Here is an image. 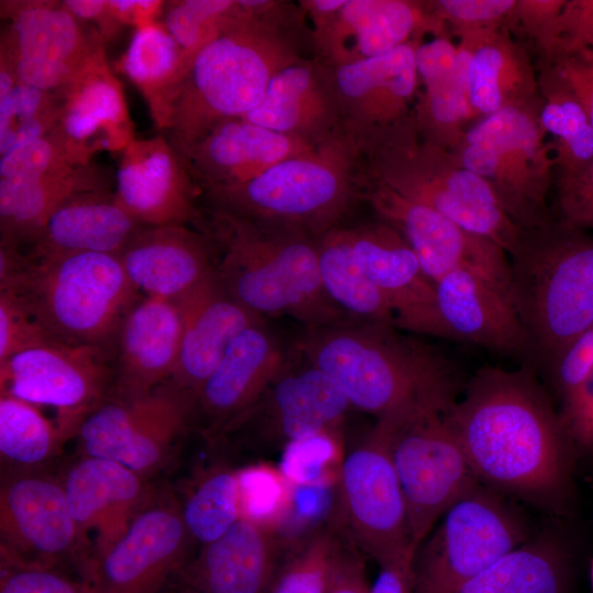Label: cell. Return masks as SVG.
<instances>
[{"mask_svg": "<svg viewBox=\"0 0 593 593\" xmlns=\"http://www.w3.org/2000/svg\"><path fill=\"white\" fill-rule=\"evenodd\" d=\"M536 370L482 367L447 419L480 482L555 511L570 491L573 446Z\"/></svg>", "mask_w": 593, "mask_h": 593, "instance_id": "cell-1", "label": "cell"}, {"mask_svg": "<svg viewBox=\"0 0 593 593\" xmlns=\"http://www.w3.org/2000/svg\"><path fill=\"white\" fill-rule=\"evenodd\" d=\"M306 22L299 3L234 0L170 101L165 130L179 154L219 123L244 118L281 69L313 55Z\"/></svg>", "mask_w": 593, "mask_h": 593, "instance_id": "cell-2", "label": "cell"}, {"mask_svg": "<svg viewBox=\"0 0 593 593\" xmlns=\"http://www.w3.org/2000/svg\"><path fill=\"white\" fill-rule=\"evenodd\" d=\"M193 223L210 243L217 280L254 314L304 327L354 321L323 288L315 239L203 205Z\"/></svg>", "mask_w": 593, "mask_h": 593, "instance_id": "cell-3", "label": "cell"}, {"mask_svg": "<svg viewBox=\"0 0 593 593\" xmlns=\"http://www.w3.org/2000/svg\"><path fill=\"white\" fill-rule=\"evenodd\" d=\"M296 350L340 387L351 406L377 418L456 389L447 358L383 324L304 327Z\"/></svg>", "mask_w": 593, "mask_h": 593, "instance_id": "cell-4", "label": "cell"}, {"mask_svg": "<svg viewBox=\"0 0 593 593\" xmlns=\"http://www.w3.org/2000/svg\"><path fill=\"white\" fill-rule=\"evenodd\" d=\"M510 296L530 365L546 369L593 327V232L556 219L523 230L508 254Z\"/></svg>", "mask_w": 593, "mask_h": 593, "instance_id": "cell-5", "label": "cell"}, {"mask_svg": "<svg viewBox=\"0 0 593 593\" xmlns=\"http://www.w3.org/2000/svg\"><path fill=\"white\" fill-rule=\"evenodd\" d=\"M360 153L346 134L244 183L203 193V206L316 239L363 202Z\"/></svg>", "mask_w": 593, "mask_h": 593, "instance_id": "cell-6", "label": "cell"}, {"mask_svg": "<svg viewBox=\"0 0 593 593\" xmlns=\"http://www.w3.org/2000/svg\"><path fill=\"white\" fill-rule=\"evenodd\" d=\"M358 150L369 181L434 209L507 254L513 250L523 228L481 177L421 137L412 113L366 139Z\"/></svg>", "mask_w": 593, "mask_h": 593, "instance_id": "cell-7", "label": "cell"}, {"mask_svg": "<svg viewBox=\"0 0 593 593\" xmlns=\"http://www.w3.org/2000/svg\"><path fill=\"white\" fill-rule=\"evenodd\" d=\"M26 255V254H25ZM14 292L53 340L114 354L121 325L144 296L119 255L80 253L46 259L27 255L0 284Z\"/></svg>", "mask_w": 593, "mask_h": 593, "instance_id": "cell-8", "label": "cell"}, {"mask_svg": "<svg viewBox=\"0 0 593 593\" xmlns=\"http://www.w3.org/2000/svg\"><path fill=\"white\" fill-rule=\"evenodd\" d=\"M540 102L508 107L477 121L451 152L481 177L508 216L523 230L552 219L553 147L544 130Z\"/></svg>", "mask_w": 593, "mask_h": 593, "instance_id": "cell-9", "label": "cell"}, {"mask_svg": "<svg viewBox=\"0 0 593 593\" xmlns=\"http://www.w3.org/2000/svg\"><path fill=\"white\" fill-rule=\"evenodd\" d=\"M455 394L440 392L384 415L416 549L447 510L480 484L447 419Z\"/></svg>", "mask_w": 593, "mask_h": 593, "instance_id": "cell-10", "label": "cell"}, {"mask_svg": "<svg viewBox=\"0 0 593 593\" xmlns=\"http://www.w3.org/2000/svg\"><path fill=\"white\" fill-rule=\"evenodd\" d=\"M525 541V527L515 512L479 484L447 510L417 548L414 593H458Z\"/></svg>", "mask_w": 593, "mask_h": 593, "instance_id": "cell-11", "label": "cell"}, {"mask_svg": "<svg viewBox=\"0 0 593 593\" xmlns=\"http://www.w3.org/2000/svg\"><path fill=\"white\" fill-rule=\"evenodd\" d=\"M194 418L195 396L168 380L143 398L109 399L94 409L78 429L79 449L147 480L171 461Z\"/></svg>", "mask_w": 593, "mask_h": 593, "instance_id": "cell-12", "label": "cell"}, {"mask_svg": "<svg viewBox=\"0 0 593 593\" xmlns=\"http://www.w3.org/2000/svg\"><path fill=\"white\" fill-rule=\"evenodd\" d=\"M344 532L378 566L417 549L412 545L403 491L390 455L389 423L373 428L344 458L339 473Z\"/></svg>", "mask_w": 593, "mask_h": 593, "instance_id": "cell-13", "label": "cell"}, {"mask_svg": "<svg viewBox=\"0 0 593 593\" xmlns=\"http://www.w3.org/2000/svg\"><path fill=\"white\" fill-rule=\"evenodd\" d=\"M191 539L181 503L154 491L123 537L79 572L89 593H163L180 577Z\"/></svg>", "mask_w": 593, "mask_h": 593, "instance_id": "cell-14", "label": "cell"}, {"mask_svg": "<svg viewBox=\"0 0 593 593\" xmlns=\"http://www.w3.org/2000/svg\"><path fill=\"white\" fill-rule=\"evenodd\" d=\"M1 562L51 568L72 560L81 549L60 475L43 469H13L0 484Z\"/></svg>", "mask_w": 593, "mask_h": 593, "instance_id": "cell-15", "label": "cell"}, {"mask_svg": "<svg viewBox=\"0 0 593 593\" xmlns=\"http://www.w3.org/2000/svg\"><path fill=\"white\" fill-rule=\"evenodd\" d=\"M113 382L114 354L93 345L54 340L0 362L1 392L54 407L77 428L111 398Z\"/></svg>", "mask_w": 593, "mask_h": 593, "instance_id": "cell-16", "label": "cell"}, {"mask_svg": "<svg viewBox=\"0 0 593 593\" xmlns=\"http://www.w3.org/2000/svg\"><path fill=\"white\" fill-rule=\"evenodd\" d=\"M10 29L2 33L16 55L19 82L59 94L87 72L105 66L102 36L61 3L5 4Z\"/></svg>", "mask_w": 593, "mask_h": 593, "instance_id": "cell-17", "label": "cell"}, {"mask_svg": "<svg viewBox=\"0 0 593 593\" xmlns=\"http://www.w3.org/2000/svg\"><path fill=\"white\" fill-rule=\"evenodd\" d=\"M362 198L377 219L394 227L405 238L434 284L451 271L467 270L508 290V254L490 238L472 233L434 209L410 201L366 177Z\"/></svg>", "mask_w": 593, "mask_h": 593, "instance_id": "cell-18", "label": "cell"}, {"mask_svg": "<svg viewBox=\"0 0 593 593\" xmlns=\"http://www.w3.org/2000/svg\"><path fill=\"white\" fill-rule=\"evenodd\" d=\"M310 31L313 55L333 68L424 41L429 34L450 36L429 1L417 0H346Z\"/></svg>", "mask_w": 593, "mask_h": 593, "instance_id": "cell-19", "label": "cell"}, {"mask_svg": "<svg viewBox=\"0 0 593 593\" xmlns=\"http://www.w3.org/2000/svg\"><path fill=\"white\" fill-rule=\"evenodd\" d=\"M60 478L78 529L80 572L123 537L154 490L125 466L86 455Z\"/></svg>", "mask_w": 593, "mask_h": 593, "instance_id": "cell-20", "label": "cell"}, {"mask_svg": "<svg viewBox=\"0 0 593 593\" xmlns=\"http://www.w3.org/2000/svg\"><path fill=\"white\" fill-rule=\"evenodd\" d=\"M290 359L259 400L224 436L246 427L266 441L289 446L327 435L339 424L351 406L340 387L304 358L301 357V363Z\"/></svg>", "mask_w": 593, "mask_h": 593, "instance_id": "cell-21", "label": "cell"}, {"mask_svg": "<svg viewBox=\"0 0 593 593\" xmlns=\"http://www.w3.org/2000/svg\"><path fill=\"white\" fill-rule=\"evenodd\" d=\"M290 356L265 321L243 329L228 345L195 398V417L214 443L244 415L281 372Z\"/></svg>", "mask_w": 593, "mask_h": 593, "instance_id": "cell-22", "label": "cell"}, {"mask_svg": "<svg viewBox=\"0 0 593 593\" xmlns=\"http://www.w3.org/2000/svg\"><path fill=\"white\" fill-rule=\"evenodd\" d=\"M353 255L389 302L400 331L443 338L435 284L405 238L377 219L347 224Z\"/></svg>", "mask_w": 593, "mask_h": 593, "instance_id": "cell-23", "label": "cell"}, {"mask_svg": "<svg viewBox=\"0 0 593 593\" xmlns=\"http://www.w3.org/2000/svg\"><path fill=\"white\" fill-rule=\"evenodd\" d=\"M422 42L334 68L343 128L357 148L412 113L418 92L416 49Z\"/></svg>", "mask_w": 593, "mask_h": 593, "instance_id": "cell-24", "label": "cell"}, {"mask_svg": "<svg viewBox=\"0 0 593 593\" xmlns=\"http://www.w3.org/2000/svg\"><path fill=\"white\" fill-rule=\"evenodd\" d=\"M198 188L165 136L131 139L116 171L118 202L143 226L193 223Z\"/></svg>", "mask_w": 593, "mask_h": 593, "instance_id": "cell-25", "label": "cell"}, {"mask_svg": "<svg viewBox=\"0 0 593 593\" xmlns=\"http://www.w3.org/2000/svg\"><path fill=\"white\" fill-rule=\"evenodd\" d=\"M443 338L480 346L530 365V350L510 292L467 270H455L435 283Z\"/></svg>", "mask_w": 593, "mask_h": 593, "instance_id": "cell-26", "label": "cell"}, {"mask_svg": "<svg viewBox=\"0 0 593 593\" xmlns=\"http://www.w3.org/2000/svg\"><path fill=\"white\" fill-rule=\"evenodd\" d=\"M244 118L314 147L344 134L334 68L313 55L288 65Z\"/></svg>", "mask_w": 593, "mask_h": 593, "instance_id": "cell-27", "label": "cell"}, {"mask_svg": "<svg viewBox=\"0 0 593 593\" xmlns=\"http://www.w3.org/2000/svg\"><path fill=\"white\" fill-rule=\"evenodd\" d=\"M314 148L245 118H236L215 125L180 156L199 193L203 194L249 181L275 165Z\"/></svg>", "mask_w": 593, "mask_h": 593, "instance_id": "cell-28", "label": "cell"}, {"mask_svg": "<svg viewBox=\"0 0 593 593\" xmlns=\"http://www.w3.org/2000/svg\"><path fill=\"white\" fill-rule=\"evenodd\" d=\"M181 331L176 301L144 295L124 318L116 337L110 399L136 400L168 381L178 360Z\"/></svg>", "mask_w": 593, "mask_h": 593, "instance_id": "cell-29", "label": "cell"}, {"mask_svg": "<svg viewBox=\"0 0 593 593\" xmlns=\"http://www.w3.org/2000/svg\"><path fill=\"white\" fill-rule=\"evenodd\" d=\"M182 323L178 360L170 381L197 398L231 342L266 321L237 302L214 271L176 300Z\"/></svg>", "mask_w": 593, "mask_h": 593, "instance_id": "cell-30", "label": "cell"}, {"mask_svg": "<svg viewBox=\"0 0 593 593\" xmlns=\"http://www.w3.org/2000/svg\"><path fill=\"white\" fill-rule=\"evenodd\" d=\"M280 552L279 536L267 521L242 517L221 537L202 546L180 579L201 593H269Z\"/></svg>", "mask_w": 593, "mask_h": 593, "instance_id": "cell-31", "label": "cell"}, {"mask_svg": "<svg viewBox=\"0 0 593 593\" xmlns=\"http://www.w3.org/2000/svg\"><path fill=\"white\" fill-rule=\"evenodd\" d=\"M120 259L143 295L174 301L213 272L206 236L182 224L142 227Z\"/></svg>", "mask_w": 593, "mask_h": 593, "instance_id": "cell-32", "label": "cell"}, {"mask_svg": "<svg viewBox=\"0 0 593 593\" xmlns=\"http://www.w3.org/2000/svg\"><path fill=\"white\" fill-rule=\"evenodd\" d=\"M418 92L412 114L421 137L452 152L473 121L468 100V54L450 36H435L416 49Z\"/></svg>", "mask_w": 593, "mask_h": 593, "instance_id": "cell-33", "label": "cell"}, {"mask_svg": "<svg viewBox=\"0 0 593 593\" xmlns=\"http://www.w3.org/2000/svg\"><path fill=\"white\" fill-rule=\"evenodd\" d=\"M468 100L479 121L508 107L540 102L538 76L528 49L506 27L466 32Z\"/></svg>", "mask_w": 593, "mask_h": 593, "instance_id": "cell-34", "label": "cell"}, {"mask_svg": "<svg viewBox=\"0 0 593 593\" xmlns=\"http://www.w3.org/2000/svg\"><path fill=\"white\" fill-rule=\"evenodd\" d=\"M142 227L111 190L82 192L61 203L22 250L31 259L80 253L120 256Z\"/></svg>", "mask_w": 593, "mask_h": 593, "instance_id": "cell-35", "label": "cell"}, {"mask_svg": "<svg viewBox=\"0 0 593 593\" xmlns=\"http://www.w3.org/2000/svg\"><path fill=\"white\" fill-rule=\"evenodd\" d=\"M107 189L104 171L90 163L38 178L0 179L1 243L24 249L67 199Z\"/></svg>", "mask_w": 593, "mask_h": 593, "instance_id": "cell-36", "label": "cell"}, {"mask_svg": "<svg viewBox=\"0 0 593 593\" xmlns=\"http://www.w3.org/2000/svg\"><path fill=\"white\" fill-rule=\"evenodd\" d=\"M58 96L56 127L79 166L89 164V142L101 130L118 127L127 133L123 94L108 65L87 72Z\"/></svg>", "mask_w": 593, "mask_h": 593, "instance_id": "cell-37", "label": "cell"}, {"mask_svg": "<svg viewBox=\"0 0 593 593\" xmlns=\"http://www.w3.org/2000/svg\"><path fill=\"white\" fill-rule=\"evenodd\" d=\"M347 224L315 239L323 288L328 298L351 320L398 328L389 302L368 279L353 255Z\"/></svg>", "mask_w": 593, "mask_h": 593, "instance_id": "cell-38", "label": "cell"}, {"mask_svg": "<svg viewBox=\"0 0 593 593\" xmlns=\"http://www.w3.org/2000/svg\"><path fill=\"white\" fill-rule=\"evenodd\" d=\"M568 562L561 544L526 540L468 581L458 593H566Z\"/></svg>", "mask_w": 593, "mask_h": 593, "instance_id": "cell-39", "label": "cell"}, {"mask_svg": "<svg viewBox=\"0 0 593 593\" xmlns=\"http://www.w3.org/2000/svg\"><path fill=\"white\" fill-rule=\"evenodd\" d=\"M122 67L147 100L156 124L165 130L174 93L188 69L183 51L159 24L138 25Z\"/></svg>", "mask_w": 593, "mask_h": 593, "instance_id": "cell-40", "label": "cell"}, {"mask_svg": "<svg viewBox=\"0 0 593 593\" xmlns=\"http://www.w3.org/2000/svg\"><path fill=\"white\" fill-rule=\"evenodd\" d=\"M535 66L541 99L539 119L553 147L555 176L577 172L593 159V126L560 75L546 63Z\"/></svg>", "mask_w": 593, "mask_h": 593, "instance_id": "cell-41", "label": "cell"}, {"mask_svg": "<svg viewBox=\"0 0 593 593\" xmlns=\"http://www.w3.org/2000/svg\"><path fill=\"white\" fill-rule=\"evenodd\" d=\"M77 432L30 402L1 392L0 455L13 469H42Z\"/></svg>", "mask_w": 593, "mask_h": 593, "instance_id": "cell-42", "label": "cell"}, {"mask_svg": "<svg viewBox=\"0 0 593 593\" xmlns=\"http://www.w3.org/2000/svg\"><path fill=\"white\" fill-rule=\"evenodd\" d=\"M547 371L569 440L573 447L593 450V327L570 343Z\"/></svg>", "mask_w": 593, "mask_h": 593, "instance_id": "cell-43", "label": "cell"}, {"mask_svg": "<svg viewBox=\"0 0 593 593\" xmlns=\"http://www.w3.org/2000/svg\"><path fill=\"white\" fill-rule=\"evenodd\" d=\"M181 506L190 537L203 546L214 541L243 517L240 472L209 470Z\"/></svg>", "mask_w": 593, "mask_h": 593, "instance_id": "cell-44", "label": "cell"}, {"mask_svg": "<svg viewBox=\"0 0 593 593\" xmlns=\"http://www.w3.org/2000/svg\"><path fill=\"white\" fill-rule=\"evenodd\" d=\"M344 538L337 526L315 530L280 564L269 593H326Z\"/></svg>", "mask_w": 593, "mask_h": 593, "instance_id": "cell-45", "label": "cell"}, {"mask_svg": "<svg viewBox=\"0 0 593 593\" xmlns=\"http://www.w3.org/2000/svg\"><path fill=\"white\" fill-rule=\"evenodd\" d=\"M59 111L58 94L18 82L0 99V156L18 144L54 130Z\"/></svg>", "mask_w": 593, "mask_h": 593, "instance_id": "cell-46", "label": "cell"}, {"mask_svg": "<svg viewBox=\"0 0 593 593\" xmlns=\"http://www.w3.org/2000/svg\"><path fill=\"white\" fill-rule=\"evenodd\" d=\"M233 4L234 0H183L166 5L165 27L183 51L188 67L217 33Z\"/></svg>", "mask_w": 593, "mask_h": 593, "instance_id": "cell-47", "label": "cell"}, {"mask_svg": "<svg viewBox=\"0 0 593 593\" xmlns=\"http://www.w3.org/2000/svg\"><path fill=\"white\" fill-rule=\"evenodd\" d=\"M74 167L79 165L55 127L46 135L18 144L1 155L0 179L38 178Z\"/></svg>", "mask_w": 593, "mask_h": 593, "instance_id": "cell-48", "label": "cell"}, {"mask_svg": "<svg viewBox=\"0 0 593 593\" xmlns=\"http://www.w3.org/2000/svg\"><path fill=\"white\" fill-rule=\"evenodd\" d=\"M567 0H516L514 10L506 23V29L529 53L536 61L545 59L559 47L560 18Z\"/></svg>", "mask_w": 593, "mask_h": 593, "instance_id": "cell-49", "label": "cell"}, {"mask_svg": "<svg viewBox=\"0 0 593 593\" xmlns=\"http://www.w3.org/2000/svg\"><path fill=\"white\" fill-rule=\"evenodd\" d=\"M435 15L451 37L480 30L506 27L516 0H430Z\"/></svg>", "mask_w": 593, "mask_h": 593, "instance_id": "cell-50", "label": "cell"}, {"mask_svg": "<svg viewBox=\"0 0 593 593\" xmlns=\"http://www.w3.org/2000/svg\"><path fill=\"white\" fill-rule=\"evenodd\" d=\"M552 193L553 219L593 232V159L577 172L555 176Z\"/></svg>", "mask_w": 593, "mask_h": 593, "instance_id": "cell-51", "label": "cell"}, {"mask_svg": "<svg viewBox=\"0 0 593 593\" xmlns=\"http://www.w3.org/2000/svg\"><path fill=\"white\" fill-rule=\"evenodd\" d=\"M51 342L21 299L12 291H0V362Z\"/></svg>", "mask_w": 593, "mask_h": 593, "instance_id": "cell-52", "label": "cell"}, {"mask_svg": "<svg viewBox=\"0 0 593 593\" xmlns=\"http://www.w3.org/2000/svg\"><path fill=\"white\" fill-rule=\"evenodd\" d=\"M0 593H89L85 582L57 569L1 562Z\"/></svg>", "mask_w": 593, "mask_h": 593, "instance_id": "cell-53", "label": "cell"}, {"mask_svg": "<svg viewBox=\"0 0 593 593\" xmlns=\"http://www.w3.org/2000/svg\"><path fill=\"white\" fill-rule=\"evenodd\" d=\"M536 63L550 65L572 90L593 126V49L562 51Z\"/></svg>", "mask_w": 593, "mask_h": 593, "instance_id": "cell-54", "label": "cell"}, {"mask_svg": "<svg viewBox=\"0 0 593 593\" xmlns=\"http://www.w3.org/2000/svg\"><path fill=\"white\" fill-rule=\"evenodd\" d=\"M361 551L345 533L326 593H369Z\"/></svg>", "mask_w": 593, "mask_h": 593, "instance_id": "cell-55", "label": "cell"}, {"mask_svg": "<svg viewBox=\"0 0 593 593\" xmlns=\"http://www.w3.org/2000/svg\"><path fill=\"white\" fill-rule=\"evenodd\" d=\"M580 47L593 49V0H567L561 13L556 53Z\"/></svg>", "mask_w": 593, "mask_h": 593, "instance_id": "cell-56", "label": "cell"}, {"mask_svg": "<svg viewBox=\"0 0 593 593\" xmlns=\"http://www.w3.org/2000/svg\"><path fill=\"white\" fill-rule=\"evenodd\" d=\"M410 552L379 567V573L369 593H414V559Z\"/></svg>", "mask_w": 593, "mask_h": 593, "instance_id": "cell-57", "label": "cell"}, {"mask_svg": "<svg viewBox=\"0 0 593 593\" xmlns=\"http://www.w3.org/2000/svg\"><path fill=\"white\" fill-rule=\"evenodd\" d=\"M61 3L80 21H97L102 37H110L122 23L115 15L109 1L67 0Z\"/></svg>", "mask_w": 593, "mask_h": 593, "instance_id": "cell-58", "label": "cell"}, {"mask_svg": "<svg viewBox=\"0 0 593 593\" xmlns=\"http://www.w3.org/2000/svg\"><path fill=\"white\" fill-rule=\"evenodd\" d=\"M109 3L122 23L141 22L139 25L149 23L147 19L161 7V2L152 0H111Z\"/></svg>", "mask_w": 593, "mask_h": 593, "instance_id": "cell-59", "label": "cell"}, {"mask_svg": "<svg viewBox=\"0 0 593 593\" xmlns=\"http://www.w3.org/2000/svg\"><path fill=\"white\" fill-rule=\"evenodd\" d=\"M0 55V99H2L19 82L16 72V55L3 34L1 37Z\"/></svg>", "mask_w": 593, "mask_h": 593, "instance_id": "cell-60", "label": "cell"}, {"mask_svg": "<svg viewBox=\"0 0 593 593\" xmlns=\"http://www.w3.org/2000/svg\"><path fill=\"white\" fill-rule=\"evenodd\" d=\"M591 584H592V590H593V558L591 561Z\"/></svg>", "mask_w": 593, "mask_h": 593, "instance_id": "cell-61", "label": "cell"}, {"mask_svg": "<svg viewBox=\"0 0 593 593\" xmlns=\"http://www.w3.org/2000/svg\"><path fill=\"white\" fill-rule=\"evenodd\" d=\"M183 593H201V592H198L195 590H192V589H189L187 591H184Z\"/></svg>", "mask_w": 593, "mask_h": 593, "instance_id": "cell-62", "label": "cell"}]
</instances>
